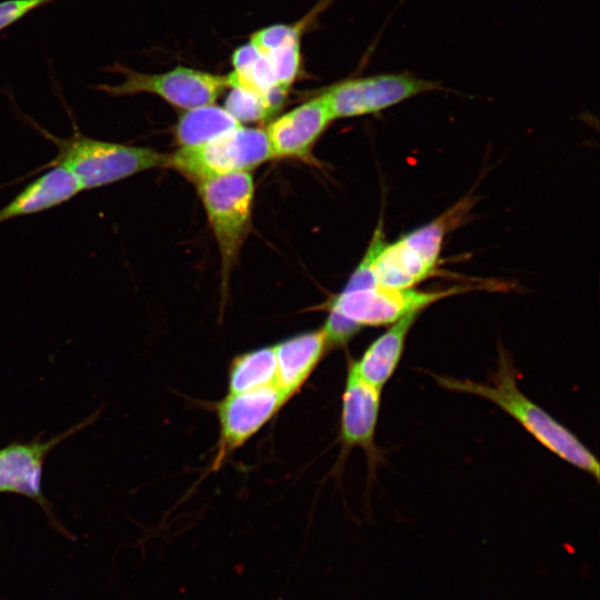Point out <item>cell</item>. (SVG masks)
Here are the masks:
<instances>
[{"label": "cell", "mask_w": 600, "mask_h": 600, "mask_svg": "<svg viewBox=\"0 0 600 600\" xmlns=\"http://www.w3.org/2000/svg\"><path fill=\"white\" fill-rule=\"evenodd\" d=\"M511 356L500 348L498 366L490 383L432 374L437 383L450 391L483 398L507 412L530 436L566 462L599 480L596 456L567 427L529 399L517 384Z\"/></svg>", "instance_id": "obj_1"}, {"label": "cell", "mask_w": 600, "mask_h": 600, "mask_svg": "<svg viewBox=\"0 0 600 600\" xmlns=\"http://www.w3.org/2000/svg\"><path fill=\"white\" fill-rule=\"evenodd\" d=\"M472 207L470 198L456 203L431 222L386 242L382 221L374 230L362 258L374 283L390 288H413L436 271L447 233L454 229Z\"/></svg>", "instance_id": "obj_2"}, {"label": "cell", "mask_w": 600, "mask_h": 600, "mask_svg": "<svg viewBox=\"0 0 600 600\" xmlns=\"http://www.w3.org/2000/svg\"><path fill=\"white\" fill-rule=\"evenodd\" d=\"M38 131L57 147V156L29 174L61 167L77 178L82 190L106 187L147 170L168 168L169 164V154L148 147L90 138L82 134L76 123L73 133L68 138L54 137L40 127Z\"/></svg>", "instance_id": "obj_3"}, {"label": "cell", "mask_w": 600, "mask_h": 600, "mask_svg": "<svg viewBox=\"0 0 600 600\" xmlns=\"http://www.w3.org/2000/svg\"><path fill=\"white\" fill-rule=\"evenodd\" d=\"M197 189L219 247L226 286L250 230L253 179L250 172H234L203 180Z\"/></svg>", "instance_id": "obj_4"}, {"label": "cell", "mask_w": 600, "mask_h": 600, "mask_svg": "<svg viewBox=\"0 0 600 600\" xmlns=\"http://www.w3.org/2000/svg\"><path fill=\"white\" fill-rule=\"evenodd\" d=\"M270 159L273 156L266 130L240 124L201 144L180 147L169 154L168 168L197 184L229 173L250 172Z\"/></svg>", "instance_id": "obj_5"}, {"label": "cell", "mask_w": 600, "mask_h": 600, "mask_svg": "<svg viewBox=\"0 0 600 600\" xmlns=\"http://www.w3.org/2000/svg\"><path fill=\"white\" fill-rule=\"evenodd\" d=\"M108 69L122 74V82L97 84L93 87L96 90L113 98L150 93L183 111L212 104L229 89L227 74L184 66H177L160 73L141 72L122 63H116Z\"/></svg>", "instance_id": "obj_6"}, {"label": "cell", "mask_w": 600, "mask_h": 600, "mask_svg": "<svg viewBox=\"0 0 600 600\" xmlns=\"http://www.w3.org/2000/svg\"><path fill=\"white\" fill-rule=\"evenodd\" d=\"M477 286H454L437 291H420L413 288L371 286L360 289H343L328 302L333 311L360 328L389 326L407 314L421 312L429 306L472 290Z\"/></svg>", "instance_id": "obj_7"}, {"label": "cell", "mask_w": 600, "mask_h": 600, "mask_svg": "<svg viewBox=\"0 0 600 600\" xmlns=\"http://www.w3.org/2000/svg\"><path fill=\"white\" fill-rule=\"evenodd\" d=\"M441 88L438 81L410 72H392L346 79L324 88L320 94L336 120L378 113Z\"/></svg>", "instance_id": "obj_8"}, {"label": "cell", "mask_w": 600, "mask_h": 600, "mask_svg": "<svg viewBox=\"0 0 600 600\" xmlns=\"http://www.w3.org/2000/svg\"><path fill=\"white\" fill-rule=\"evenodd\" d=\"M289 397L277 386L228 393L217 406L218 452L213 468L254 436L286 403Z\"/></svg>", "instance_id": "obj_9"}, {"label": "cell", "mask_w": 600, "mask_h": 600, "mask_svg": "<svg viewBox=\"0 0 600 600\" xmlns=\"http://www.w3.org/2000/svg\"><path fill=\"white\" fill-rule=\"evenodd\" d=\"M93 414L49 440L10 443L0 449V493H14L32 499L48 513V500L42 491L43 464L49 452L70 436L90 424Z\"/></svg>", "instance_id": "obj_10"}, {"label": "cell", "mask_w": 600, "mask_h": 600, "mask_svg": "<svg viewBox=\"0 0 600 600\" xmlns=\"http://www.w3.org/2000/svg\"><path fill=\"white\" fill-rule=\"evenodd\" d=\"M333 121L319 93L272 119L264 129L274 158H306L316 141Z\"/></svg>", "instance_id": "obj_11"}, {"label": "cell", "mask_w": 600, "mask_h": 600, "mask_svg": "<svg viewBox=\"0 0 600 600\" xmlns=\"http://www.w3.org/2000/svg\"><path fill=\"white\" fill-rule=\"evenodd\" d=\"M381 389L361 379L350 367L342 393L340 439L344 452L360 447L374 466L379 453L374 444Z\"/></svg>", "instance_id": "obj_12"}, {"label": "cell", "mask_w": 600, "mask_h": 600, "mask_svg": "<svg viewBox=\"0 0 600 600\" xmlns=\"http://www.w3.org/2000/svg\"><path fill=\"white\" fill-rule=\"evenodd\" d=\"M82 191L71 172L61 167L48 168L0 208V224L61 206Z\"/></svg>", "instance_id": "obj_13"}, {"label": "cell", "mask_w": 600, "mask_h": 600, "mask_svg": "<svg viewBox=\"0 0 600 600\" xmlns=\"http://www.w3.org/2000/svg\"><path fill=\"white\" fill-rule=\"evenodd\" d=\"M328 347L322 328L288 338L273 346L276 384L290 398L313 372Z\"/></svg>", "instance_id": "obj_14"}, {"label": "cell", "mask_w": 600, "mask_h": 600, "mask_svg": "<svg viewBox=\"0 0 600 600\" xmlns=\"http://www.w3.org/2000/svg\"><path fill=\"white\" fill-rule=\"evenodd\" d=\"M418 316L419 312L410 313L392 323L368 346L360 359L351 360L349 367L361 379L381 389L394 373Z\"/></svg>", "instance_id": "obj_15"}, {"label": "cell", "mask_w": 600, "mask_h": 600, "mask_svg": "<svg viewBox=\"0 0 600 600\" xmlns=\"http://www.w3.org/2000/svg\"><path fill=\"white\" fill-rule=\"evenodd\" d=\"M231 62L232 71L227 74L229 88H241L284 104L289 90L277 84L267 58L250 42L233 51Z\"/></svg>", "instance_id": "obj_16"}, {"label": "cell", "mask_w": 600, "mask_h": 600, "mask_svg": "<svg viewBox=\"0 0 600 600\" xmlns=\"http://www.w3.org/2000/svg\"><path fill=\"white\" fill-rule=\"evenodd\" d=\"M239 126L223 107L206 104L184 110L173 128V137L179 148L191 147L212 140Z\"/></svg>", "instance_id": "obj_17"}, {"label": "cell", "mask_w": 600, "mask_h": 600, "mask_svg": "<svg viewBox=\"0 0 600 600\" xmlns=\"http://www.w3.org/2000/svg\"><path fill=\"white\" fill-rule=\"evenodd\" d=\"M277 361L273 346L234 357L228 374V393L276 384Z\"/></svg>", "instance_id": "obj_18"}, {"label": "cell", "mask_w": 600, "mask_h": 600, "mask_svg": "<svg viewBox=\"0 0 600 600\" xmlns=\"http://www.w3.org/2000/svg\"><path fill=\"white\" fill-rule=\"evenodd\" d=\"M283 104L248 90L230 87L223 108L240 123L264 121L273 117Z\"/></svg>", "instance_id": "obj_19"}, {"label": "cell", "mask_w": 600, "mask_h": 600, "mask_svg": "<svg viewBox=\"0 0 600 600\" xmlns=\"http://www.w3.org/2000/svg\"><path fill=\"white\" fill-rule=\"evenodd\" d=\"M360 329L356 323L332 311H329V316L322 328L328 347H341L346 344Z\"/></svg>", "instance_id": "obj_20"}, {"label": "cell", "mask_w": 600, "mask_h": 600, "mask_svg": "<svg viewBox=\"0 0 600 600\" xmlns=\"http://www.w3.org/2000/svg\"><path fill=\"white\" fill-rule=\"evenodd\" d=\"M56 0H4L0 1V31L16 23L29 12Z\"/></svg>", "instance_id": "obj_21"}, {"label": "cell", "mask_w": 600, "mask_h": 600, "mask_svg": "<svg viewBox=\"0 0 600 600\" xmlns=\"http://www.w3.org/2000/svg\"><path fill=\"white\" fill-rule=\"evenodd\" d=\"M279 600H283V599H279Z\"/></svg>", "instance_id": "obj_22"}]
</instances>
